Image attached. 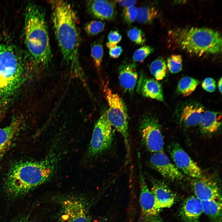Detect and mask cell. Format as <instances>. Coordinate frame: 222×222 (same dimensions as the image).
<instances>
[{
  "label": "cell",
  "mask_w": 222,
  "mask_h": 222,
  "mask_svg": "<svg viewBox=\"0 0 222 222\" xmlns=\"http://www.w3.org/2000/svg\"><path fill=\"white\" fill-rule=\"evenodd\" d=\"M109 41L106 43L107 47L110 49L116 46L121 40L122 36L116 31H111L108 34Z\"/></svg>",
  "instance_id": "obj_32"
},
{
  "label": "cell",
  "mask_w": 222,
  "mask_h": 222,
  "mask_svg": "<svg viewBox=\"0 0 222 222\" xmlns=\"http://www.w3.org/2000/svg\"><path fill=\"white\" fill-rule=\"evenodd\" d=\"M221 113L211 111H204L201 116L199 125L201 132L208 134L214 133L221 124Z\"/></svg>",
  "instance_id": "obj_20"
},
{
  "label": "cell",
  "mask_w": 222,
  "mask_h": 222,
  "mask_svg": "<svg viewBox=\"0 0 222 222\" xmlns=\"http://www.w3.org/2000/svg\"><path fill=\"white\" fill-rule=\"evenodd\" d=\"M105 27V23L101 21L92 20L85 25L84 29L88 35H94L102 32Z\"/></svg>",
  "instance_id": "obj_29"
},
{
  "label": "cell",
  "mask_w": 222,
  "mask_h": 222,
  "mask_svg": "<svg viewBox=\"0 0 222 222\" xmlns=\"http://www.w3.org/2000/svg\"><path fill=\"white\" fill-rule=\"evenodd\" d=\"M199 82L198 80L194 78L187 76L184 77L178 83V91L183 96H188L195 91Z\"/></svg>",
  "instance_id": "obj_23"
},
{
  "label": "cell",
  "mask_w": 222,
  "mask_h": 222,
  "mask_svg": "<svg viewBox=\"0 0 222 222\" xmlns=\"http://www.w3.org/2000/svg\"><path fill=\"white\" fill-rule=\"evenodd\" d=\"M23 124L21 118H15L8 125L0 128V160L19 133Z\"/></svg>",
  "instance_id": "obj_15"
},
{
  "label": "cell",
  "mask_w": 222,
  "mask_h": 222,
  "mask_svg": "<svg viewBox=\"0 0 222 222\" xmlns=\"http://www.w3.org/2000/svg\"><path fill=\"white\" fill-rule=\"evenodd\" d=\"M151 192L155 201L156 208L160 211L162 208L171 207L175 202L174 193L164 182L154 179H151Z\"/></svg>",
  "instance_id": "obj_13"
},
{
  "label": "cell",
  "mask_w": 222,
  "mask_h": 222,
  "mask_svg": "<svg viewBox=\"0 0 222 222\" xmlns=\"http://www.w3.org/2000/svg\"><path fill=\"white\" fill-rule=\"evenodd\" d=\"M153 51V48L150 46H143L134 52L133 57V60L135 62H142Z\"/></svg>",
  "instance_id": "obj_30"
},
{
  "label": "cell",
  "mask_w": 222,
  "mask_h": 222,
  "mask_svg": "<svg viewBox=\"0 0 222 222\" xmlns=\"http://www.w3.org/2000/svg\"><path fill=\"white\" fill-rule=\"evenodd\" d=\"M142 140L149 151L155 153L163 151L164 142L160 124L152 117L142 120L139 127Z\"/></svg>",
  "instance_id": "obj_8"
},
{
  "label": "cell",
  "mask_w": 222,
  "mask_h": 222,
  "mask_svg": "<svg viewBox=\"0 0 222 222\" xmlns=\"http://www.w3.org/2000/svg\"><path fill=\"white\" fill-rule=\"evenodd\" d=\"M105 96L109 106L106 112L107 119L123 138L126 150V163L130 154L128 131V115L125 103L120 96L109 88L105 89Z\"/></svg>",
  "instance_id": "obj_6"
},
{
  "label": "cell",
  "mask_w": 222,
  "mask_h": 222,
  "mask_svg": "<svg viewBox=\"0 0 222 222\" xmlns=\"http://www.w3.org/2000/svg\"><path fill=\"white\" fill-rule=\"evenodd\" d=\"M191 185L195 196L201 201L222 198L220 186L211 176L202 175L192 178Z\"/></svg>",
  "instance_id": "obj_11"
},
{
  "label": "cell",
  "mask_w": 222,
  "mask_h": 222,
  "mask_svg": "<svg viewBox=\"0 0 222 222\" xmlns=\"http://www.w3.org/2000/svg\"><path fill=\"white\" fill-rule=\"evenodd\" d=\"M138 73L135 65L125 62L121 64L119 70V81L125 91L132 92L137 83Z\"/></svg>",
  "instance_id": "obj_18"
},
{
  "label": "cell",
  "mask_w": 222,
  "mask_h": 222,
  "mask_svg": "<svg viewBox=\"0 0 222 222\" xmlns=\"http://www.w3.org/2000/svg\"><path fill=\"white\" fill-rule=\"evenodd\" d=\"M25 32L27 48L33 59L43 66L51 61V53L44 12L36 5H28L25 15Z\"/></svg>",
  "instance_id": "obj_3"
},
{
  "label": "cell",
  "mask_w": 222,
  "mask_h": 222,
  "mask_svg": "<svg viewBox=\"0 0 222 222\" xmlns=\"http://www.w3.org/2000/svg\"><path fill=\"white\" fill-rule=\"evenodd\" d=\"M183 57L179 54H172L167 59V67L172 73L181 71L183 68Z\"/></svg>",
  "instance_id": "obj_26"
},
{
  "label": "cell",
  "mask_w": 222,
  "mask_h": 222,
  "mask_svg": "<svg viewBox=\"0 0 222 222\" xmlns=\"http://www.w3.org/2000/svg\"><path fill=\"white\" fill-rule=\"evenodd\" d=\"M115 2L108 0L88 1L87 4L88 11L93 16L101 20H111L115 18Z\"/></svg>",
  "instance_id": "obj_16"
},
{
  "label": "cell",
  "mask_w": 222,
  "mask_h": 222,
  "mask_svg": "<svg viewBox=\"0 0 222 222\" xmlns=\"http://www.w3.org/2000/svg\"><path fill=\"white\" fill-rule=\"evenodd\" d=\"M13 222H31L29 216L23 215L18 217Z\"/></svg>",
  "instance_id": "obj_37"
},
{
  "label": "cell",
  "mask_w": 222,
  "mask_h": 222,
  "mask_svg": "<svg viewBox=\"0 0 222 222\" xmlns=\"http://www.w3.org/2000/svg\"><path fill=\"white\" fill-rule=\"evenodd\" d=\"M139 202L143 219L158 215L160 211L156 207L154 195L148 188L140 168Z\"/></svg>",
  "instance_id": "obj_14"
},
{
  "label": "cell",
  "mask_w": 222,
  "mask_h": 222,
  "mask_svg": "<svg viewBox=\"0 0 222 222\" xmlns=\"http://www.w3.org/2000/svg\"><path fill=\"white\" fill-rule=\"evenodd\" d=\"M117 2L120 5L125 8L134 6L137 2L135 0H119Z\"/></svg>",
  "instance_id": "obj_35"
},
{
  "label": "cell",
  "mask_w": 222,
  "mask_h": 222,
  "mask_svg": "<svg viewBox=\"0 0 222 222\" xmlns=\"http://www.w3.org/2000/svg\"><path fill=\"white\" fill-rule=\"evenodd\" d=\"M149 163L152 168L166 179L178 181L184 177L183 173L171 162L163 151L154 153Z\"/></svg>",
  "instance_id": "obj_12"
},
{
  "label": "cell",
  "mask_w": 222,
  "mask_h": 222,
  "mask_svg": "<svg viewBox=\"0 0 222 222\" xmlns=\"http://www.w3.org/2000/svg\"><path fill=\"white\" fill-rule=\"evenodd\" d=\"M109 49V55L111 57L113 58H117L119 57L122 52L121 47L117 45Z\"/></svg>",
  "instance_id": "obj_34"
},
{
  "label": "cell",
  "mask_w": 222,
  "mask_h": 222,
  "mask_svg": "<svg viewBox=\"0 0 222 222\" xmlns=\"http://www.w3.org/2000/svg\"><path fill=\"white\" fill-rule=\"evenodd\" d=\"M222 78L221 77L219 79L218 82V87L220 93H222Z\"/></svg>",
  "instance_id": "obj_38"
},
{
  "label": "cell",
  "mask_w": 222,
  "mask_h": 222,
  "mask_svg": "<svg viewBox=\"0 0 222 222\" xmlns=\"http://www.w3.org/2000/svg\"><path fill=\"white\" fill-rule=\"evenodd\" d=\"M50 2L55 34L63 59L72 70L80 72V37L76 13L71 4L66 1Z\"/></svg>",
  "instance_id": "obj_1"
},
{
  "label": "cell",
  "mask_w": 222,
  "mask_h": 222,
  "mask_svg": "<svg viewBox=\"0 0 222 222\" xmlns=\"http://www.w3.org/2000/svg\"><path fill=\"white\" fill-rule=\"evenodd\" d=\"M203 213L212 222H222V198L201 201Z\"/></svg>",
  "instance_id": "obj_22"
},
{
  "label": "cell",
  "mask_w": 222,
  "mask_h": 222,
  "mask_svg": "<svg viewBox=\"0 0 222 222\" xmlns=\"http://www.w3.org/2000/svg\"><path fill=\"white\" fill-rule=\"evenodd\" d=\"M143 222H163L158 215L143 219Z\"/></svg>",
  "instance_id": "obj_36"
},
{
  "label": "cell",
  "mask_w": 222,
  "mask_h": 222,
  "mask_svg": "<svg viewBox=\"0 0 222 222\" xmlns=\"http://www.w3.org/2000/svg\"><path fill=\"white\" fill-rule=\"evenodd\" d=\"M127 35L131 41L138 45H142L146 40L144 33L141 30L136 27L130 29L127 32Z\"/></svg>",
  "instance_id": "obj_28"
},
{
  "label": "cell",
  "mask_w": 222,
  "mask_h": 222,
  "mask_svg": "<svg viewBox=\"0 0 222 222\" xmlns=\"http://www.w3.org/2000/svg\"><path fill=\"white\" fill-rule=\"evenodd\" d=\"M138 90L144 96L160 101L163 100L162 88L160 84L152 79L142 78L140 79Z\"/></svg>",
  "instance_id": "obj_19"
},
{
  "label": "cell",
  "mask_w": 222,
  "mask_h": 222,
  "mask_svg": "<svg viewBox=\"0 0 222 222\" xmlns=\"http://www.w3.org/2000/svg\"><path fill=\"white\" fill-rule=\"evenodd\" d=\"M112 125L106 113H103L95 123L88 150L90 157L98 155L109 150L113 141Z\"/></svg>",
  "instance_id": "obj_7"
},
{
  "label": "cell",
  "mask_w": 222,
  "mask_h": 222,
  "mask_svg": "<svg viewBox=\"0 0 222 222\" xmlns=\"http://www.w3.org/2000/svg\"><path fill=\"white\" fill-rule=\"evenodd\" d=\"M170 34L176 44L190 54L201 56L221 52V34L212 29L185 28L172 31Z\"/></svg>",
  "instance_id": "obj_4"
},
{
  "label": "cell",
  "mask_w": 222,
  "mask_h": 222,
  "mask_svg": "<svg viewBox=\"0 0 222 222\" xmlns=\"http://www.w3.org/2000/svg\"><path fill=\"white\" fill-rule=\"evenodd\" d=\"M91 53L95 66L99 69L103 55V49L101 43L99 42H95L92 46Z\"/></svg>",
  "instance_id": "obj_27"
},
{
  "label": "cell",
  "mask_w": 222,
  "mask_h": 222,
  "mask_svg": "<svg viewBox=\"0 0 222 222\" xmlns=\"http://www.w3.org/2000/svg\"><path fill=\"white\" fill-rule=\"evenodd\" d=\"M138 11L136 20L142 23H150L158 15L157 10L153 7H140L138 8Z\"/></svg>",
  "instance_id": "obj_24"
},
{
  "label": "cell",
  "mask_w": 222,
  "mask_h": 222,
  "mask_svg": "<svg viewBox=\"0 0 222 222\" xmlns=\"http://www.w3.org/2000/svg\"><path fill=\"white\" fill-rule=\"evenodd\" d=\"M56 170L54 158L16 163L10 168L6 177V192L12 198L25 195L50 179Z\"/></svg>",
  "instance_id": "obj_2"
},
{
  "label": "cell",
  "mask_w": 222,
  "mask_h": 222,
  "mask_svg": "<svg viewBox=\"0 0 222 222\" xmlns=\"http://www.w3.org/2000/svg\"><path fill=\"white\" fill-rule=\"evenodd\" d=\"M138 12V8L133 6L125 8L122 11V15L125 21L130 24L136 20Z\"/></svg>",
  "instance_id": "obj_31"
},
{
  "label": "cell",
  "mask_w": 222,
  "mask_h": 222,
  "mask_svg": "<svg viewBox=\"0 0 222 222\" xmlns=\"http://www.w3.org/2000/svg\"><path fill=\"white\" fill-rule=\"evenodd\" d=\"M150 70L157 80L163 79L167 72V66L164 60L161 57L154 60L150 65Z\"/></svg>",
  "instance_id": "obj_25"
},
{
  "label": "cell",
  "mask_w": 222,
  "mask_h": 222,
  "mask_svg": "<svg viewBox=\"0 0 222 222\" xmlns=\"http://www.w3.org/2000/svg\"><path fill=\"white\" fill-rule=\"evenodd\" d=\"M202 213L201 201L195 195L189 197L184 201L180 211L184 222H199Z\"/></svg>",
  "instance_id": "obj_17"
},
{
  "label": "cell",
  "mask_w": 222,
  "mask_h": 222,
  "mask_svg": "<svg viewBox=\"0 0 222 222\" xmlns=\"http://www.w3.org/2000/svg\"><path fill=\"white\" fill-rule=\"evenodd\" d=\"M62 222H91V216L86 204L81 199L71 197L61 204Z\"/></svg>",
  "instance_id": "obj_10"
},
{
  "label": "cell",
  "mask_w": 222,
  "mask_h": 222,
  "mask_svg": "<svg viewBox=\"0 0 222 222\" xmlns=\"http://www.w3.org/2000/svg\"><path fill=\"white\" fill-rule=\"evenodd\" d=\"M21 61L10 46L0 43V104H7L23 78Z\"/></svg>",
  "instance_id": "obj_5"
},
{
  "label": "cell",
  "mask_w": 222,
  "mask_h": 222,
  "mask_svg": "<svg viewBox=\"0 0 222 222\" xmlns=\"http://www.w3.org/2000/svg\"><path fill=\"white\" fill-rule=\"evenodd\" d=\"M167 149L174 164L182 173L192 178L202 176V172L200 167L179 143L175 142L171 143Z\"/></svg>",
  "instance_id": "obj_9"
},
{
  "label": "cell",
  "mask_w": 222,
  "mask_h": 222,
  "mask_svg": "<svg viewBox=\"0 0 222 222\" xmlns=\"http://www.w3.org/2000/svg\"><path fill=\"white\" fill-rule=\"evenodd\" d=\"M204 111V107L200 105H187L182 110L180 120L187 126H196L199 125L201 116Z\"/></svg>",
  "instance_id": "obj_21"
},
{
  "label": "cell",
  "mask_w": 222,
  "mask_h": 222,
  "mask_svg": "<svg viewBox=\"0 0 222 222\" xmlns=\"http://www.w3.org/2000/svg\"><path fill=\"white\" fill-rule=\"evenodd\" d=\"M202 85L204 90L209 92L214 91L216 86L215 80L211 77L205 78L203 81Z\"/></svg>",
  "instance_id": "obj_33"
}]
</instances>
